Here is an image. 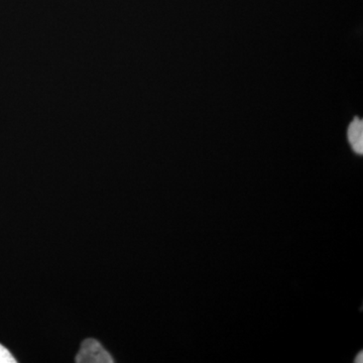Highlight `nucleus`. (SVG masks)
<instances>
[{
    "label": "nucleus",
    "mask_w": 363,
    "mask_h": 363,
    "mask_svg": "<svg viewBox=\"0 0 363 363\" xmlns=\"http://www.w3.org/2000/svg\"><path fill=\"white\" fill-rule=\"evenodd\" d=\"M76 362L78 363H113V357L99 341L86 339L81 343Z\"/></svg>",
    "instance_id": "nucleus-1"
},
{
    "label": "nucleus",
    "mask_w": 363,
    "mask_h": 363,
    "mask_svg": "<svg viewBox=\"0 0 363 363\" xmlns=\"http://www.w3.org/2000/svg\"><path fill=\"white\" fill-rule=\"evenodd\" d=\"M348 142L357 155L363 154V121L357 118L350 123L347 131Z\"/></svg>",
    "instance_id": "nucleus-2"
},
{
    "label": "nucleus",
    "mask_w": 363,
    "mask_h": 363,
    "mask_svg": "<svg viewBox=\"0 0 363 363\" xmlns=\"http://www.w3.org/2000/svg\"><path fill=\"white\" fill-rule=\"evenodd\" d=\"M16 359L11 354V351L6 350L0 344V363H16Z\"/></svg>",
    "instance_id": "nucleus-3"
},
{
    "label": "nucleus",
    "mask_w": 363,
    "mask_h": 363,
    "mask_svg": "<svg viewBox=\"0 0 363 363\" xmlns=\"http://www.w3.org/2000/svg\"><path fill=\"white\" fill-rule=\"evenodd\" d=\"M362 355H363V352L362 351V352H360L359 354L357 355V358H355L354 362L362 363L363 362Z\"/></svg>",
    "instance_id": "nucleus-4"
}]
</instances>
